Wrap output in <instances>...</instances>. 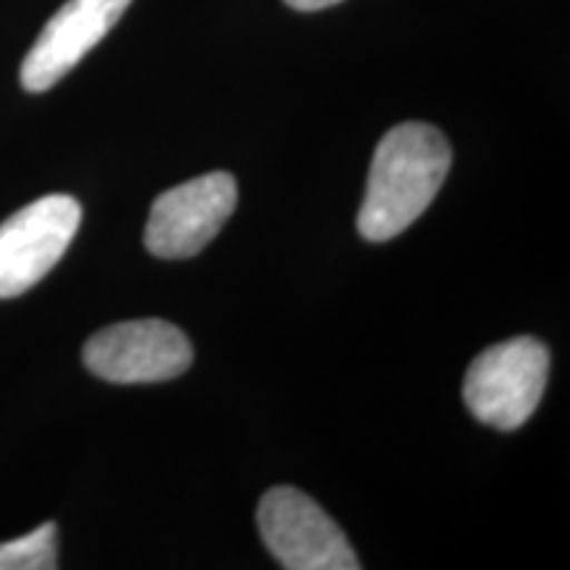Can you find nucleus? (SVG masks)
<instances>
[{"instance_id": "obj_1", "label": "nucleus", "mask_w": 570, "mask_h": 570, "mask_svg": "<svg viewBox=\"0 0 570 570\" xmlns=\"http://www.w3.org/2000/svg\"><path fill=\"white\" fill-rule=\"evenodd\" d=\"M452 167L444 132L425 122H404L377 142L356 227L370 244L396 238L431 206Z\"/></svg>"}, {"instance_id": "obj_2", "label": "nucleus", "mask_w": 570, "mask_h": 570, "mask_svg": "<svg viewBox=\"0 0 570 570\" xmlns=\"http://www.w3.org/2000/svg\"><path fill=\"white\" fill-rule=\"evenodd\" d=\"M550 352L531 336L510 338L479 354L465 375L468 410L497 431H515L544 396Z\"/></svg>"}, {"instance_id": "obj_3", "label": "nucleus", "mask_w": 570, "mask_h": 570, "mask_svg": "<svg viewBox=\"0 0 570 570\" xmlns=\"http://www.w3.org/2000/svg\"><path fill=\"white\" fill-rule=\"evenodd\" d=\"M262 539L288 570H356L360 560L338 523L304 491L269 489L259 502Z\"/></svg>"}, {"instance_id": "obj_4", "label": "nucleus", "mask_w": 570, "mask_h": 570, "mask_svg": "<svg viewBox=\"0 0 570 570\" xmlns=\"http://www.w3.org/2000/svg\"><path fill=\"white\" fill-rule=\"evenodd\" d=\"M82 223L77 198L42 196L0 225V298L38 285L67 254Z\"/></svg>"}, {"instance_id": "obj_5", "label": "nucleus", "mask_w": 570, "mask_h": 570, "mask_svg": "<svg viewBox=\"0 0 570 570\" xmlns=\"http://www.w3.org/2000/svg\"><path fill=\"white\" fill-rule=\"evenodd\" d=\"M85 367L119 386L161 383L183 375L194 346L180 327L164 320H132L98 331L82 348Z\"/></svg>"}, {"instance_id": "obj_6", "label": "nucleus", "mask_w": 570, "mask_h": 570, "mask_svg": "<svg viewBox=\"0 0 570 570\" xmlns=\"http://www.w3.org/2000/svg\"><path fill=\"white\" fill-rule=\"evenodd\" d=\"M238 204L227 173L188 180L156 198L146 225V248L159 259H190L212 244Z\"/></svg>"}, {"instance_id": "obj_7", "label": "nucleus", "mask_w": 570, "mask_h": 570, "mask_svg": "<svg viewBox=\"0 0 570 570\" xmlns=\"http://www.w3.org/2000/svg\"><path fill=\"white\" fill-rule=\"evenodd\" d=\"M132 0H69L42 27L21 61V88L46 92L61 82L122 19Z\"/></svg>"}, {"instance_id": "obj_8", "label": "nucleus", "mask_w": 570, "mask_h": 570, "mask_svg": "<svg viewBox=\"0 0 570 570\" xmlns=\"http://www.w3.org/2000/svg\"><path fill=\"white\" fill-rule=\"evenodd\" d=\"M56 523H42L24 537L0 544V570H56Z\"/></svg>"}, {"instance_id": "obj_9", "label": "nucleus", "mask_w": 570, "mask_h": 570, "mask_svg": "<svg viewBox=\"0 0 570 570\" xmlns=\"http://www.w3.org/2000/svg\"><path fill=\"white\" fill-rule=\"evenodd\" d=\"M285 3L296 11H323L331 9V6H338L341 0H285Z\"/></svg>"}]
</instances>
